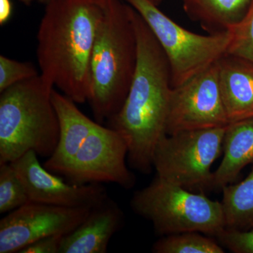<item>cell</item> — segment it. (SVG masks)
<instances>
[{
  "label": "cell",
  "mask_w": 253,
  "mask_h": 253,
  "mask_svg": "<svg viewBox=\"0 0 253 253\" xmlns=\"http://www.w3.org/2000/svg\"><path fill=\"white\" fill-rule=\"evenodd\" d=\"M134 21L138 46L135 73L122 108L106 123L126 140L131 167L149 174L154 168L155 149L167 135L172 74L162 47L135 9Z\"/></svg>",
  "instance_id": "6da1fadb"
},
{
  "label": "cell",
  "mask_w": 253,
  "mask_h": 253,
  "mask_svg": "<svg viewBox=\"0 0 253 253\" xmlns=\"http://www.w3.org/2000/svg\"><path fill=\"white\" fill-rule=\"evenodd\" d=\"M37 34L41 76L77 104L89 96V63L100 0H50Z\"/></svg>",
  "instance_id": "7a4b0ae2"
},
{
  "label": "cell",
  "mask_w": 253,
  "mask_h": 253,
  "mask_svg": "<svg viewBox=\"0 0 253 253\" xmlns=\"http://www.w3.org/2000/svg\"><path fill=\"white\" fill-rule=\"evenodd\" d=\"M98 23L89 63V96L95 121L116 116L129 92L137 62L134 8L122 0H100Z\"/></svg>",
  "instance_id": "3957f363"
},
{
  "label": "cell",
  "mask_w": 253,
  "mask_h": 253,
  "mask_svg": "<svg viewBox=\"0 0 253 253\" xmlns=\"http://www.w3.org/2000/svg\"><path fill=\"white\" fill-rule=\"evenodd\" d=\"M54 89L40 74L0 92V164L30 151L45 158L54 152L60 126Z\"/></svg>",
  "instance_id": "277c9868"
},
{
  "label": "cell",
  "mask_w": 253,
  "mask_h": 253,
  "mask_svg": "<svg viewBox=\"0 0 253 253\" xmlns=\"http://www.w3.org/2000/svg\"><path fill=\"white\" fill-rule=\"evenodd\" d=\"M133 211L163 236L196 232L217 236L226 228L221 202L194 194L156 176L131 198Z\"/></svg>",
  "instance_id": "5b68a950"
},
{
  "label": "cell",
  "mask_w": 253,
  "mask_h": 253,
  "mask_svg": "<svg viewBox=\"0 0 253 253\" xmlns=\"http://www.w3.org/2000/svg\"><path fill=\"white\" fill-rule=\"evenodd\" d=\"M140 14L167 56L172 87L184 84L227 53L229 31L200 35L181 27L150 0H124Z\"/></svg>",
  "instance_id": "8992f818"
},
{
  "label": "cell",
  "mask_w": 253,
  "mask_h": 253,
  "mask_svg": "<svg viewBox=\"0 0 253 253\" xmlns=\"http://www.w3.org/2000/svg\"><path fill=\"white\" fill-rule=\"evenodd\" d=\"M224 127L179 131L163 136L153 166L163 180L185 188H211V168L223 148Z\"/></svg>",
  "instance_id": "52a82bcc"
},
{
  "label": "cell",
  "mask_w": 253,
  "mask_h": 253,
  "mask_svg": "<svg viewBox=\"0 0 253 253\" xmlns=\"http://www.w3.org/2000/svg\"><path fill=\"white\" fill-rule=\"evenodd\" d=\"M127 155L121 134L96 122L62 175L78 185L113 183L130 189L135 176L126 166Z\"/></svg>",
  "instance_id": "ba28073f"
},
{
  "label": "cell",
  "mask_w": 253,
  "mask_h": 253,
  "mask_svg": "<svg viewBox=\"0 0 253 253\" xmlns=\"http://www.w3.org/2000/svg\"><path fill=\"white\" fill-rule=\"evenodd\" d=\"M229 124L219 86L217 62L172 88L166 134Z\"/></svg>",
  "instance_id": "9c48e42d"
},
{
  "label": "cell",
  "mask_w": 253,
  "mask_h": 253,
  "mask_svg": "<svg viewBox=\"0 0 253 253\" xmlns=\"http://www.w3.org/2000/svg\"><path fill=\"white\" fill-rule=\"evenodd\" d=\"M91 209L28 203L0 220V253H19L42 238L66 235L86 219Z\"/></svg>",
  "instance_id": "30bf717a"
},
{
  "label": "cell",
  "mask_w": 253,
  "mask_h": 253,
  "mask_svg": "<svg viewBox=\"0 0 253 253\" xmlns=\"http://www.w3.org/2000/svg\"><path fill=\"white\" fill-rule=\"evenodd\" d=\"M38 156L30 151L10 163L26 188L30 203L93 208L109 198L101 184L78 185L66 182L42 166Z\"/></svg>",
  "instance_id": "8fae6325"
},
{
  "label": "cell",
  "mask_w": 253,
  "mask_h": 253,
  "mask_svg": "<svg viewBox=\"0 0 253 253\" xmlns=\"http://www.w3.org/2000/svg\"><path fill=\"white\" fill-rule=\"evenodd\" d=\"M60 126L59 142L44 167L54 174L66 171L96 121H92L78 109L77 103L63 93L53 89L51 94Z\"/></svg>",
  "instance_id": "7c38bea8"
},
{
  "label": "cell",
  "mask_w": 253,
  "mask_h": 253,
  "mask_svg": "<svg viewBox=\"0 0 253 253\" xmlns=\"http://www.w3.org/2000/svg\"><path fill=\"white\" fill-rule=\"evenodd\" d=\"M116 202L108 198L93 208L76 229L63 236L61 253H106L124 219Z\"/></svg>",
  "instance_id": "4fadbf2b"
},
{
  "label": "cell",
  "mask_w": 253,
  "mask_h": 253,
  "mask_svg": "<svg viewBox=\"0 0 253 253\" xmlns=\"http://www.w3.org/2000/svg\"><path fill=\"white\" fill-rule=\"evenodd\" d=\"M217 64L229 123L253 117V63L226 53Z\"/></svg>",
  "instance_id": "5bb4252c"
},
{
  "label": "cell",
  "mask_w": 253,
  "mask_h": 253,
  "mask_svg": "<svg viewBox=\"0 0 253 253\" xmlns=\"http://www.w3.org/2000/svg\"><path fill=\"white\" fill-rule=\"evenodd\" d=\"M222 151V161L213 172L212 189H222L231 184L245 167L253 163V117L226 126Z\"/></svg>",
  "instance_id": "9a60e30c"
},
{
  "label": "cell",
  "mask_w": 253,
  "mask_h": 253,
  "mask_svg": "<svg viewBox=\"0 0 253 253\" xmlns=\"http://www.w3.org/2000/svg\"><path fill=\"white\" fill-rule=\"evenodd\" d=\"M186 14L208 34L224 33L239 22L253 0H181Z\"/></svg>",
  "instance_id": "2e32d148"
},
{
  "label": "cell",
  "mask_w": 253,
  "mask_h": 253,
  "mask_svg": "<svg viewBox=\"0 0 253 253\" xmlns=\"http://www.w3.org/2000/svg\"><path fill=\"white\" fill-rule=\"evenodd\" d=\"M221 190L226 227L241 229L253 226V169L244 180Z\"/></svg>",
  "instance_id": "e0dca14e"
},
{
  "label": "cell",
  "mask_w": 253,
  "mask_h": 253,
  "mask_svg": "<svg viewBox=\"0 0 253 253\" xmlns=\"http://www.w3.org/2000/svg\"><path fill=\"white\" fill-rule=\"evenodd\" d=\"M196 231L164 236L153 246L156 253H224L215 241Z\"/></svg>",
  "instance_id": "ac0fdd59"
},
{
  "label": "cell",
  "mask_w": 253,
  "mask_h": 253,
  "mask_svg": "<svg viewBox=\"0 0 253 253\" xmlns=\"http://www.w3.org/2000/svg\"><path fill=\"white\" fill-rule=\"evenodd\" d=\"M28 203L26 188L11 165L0 164V213H9Z\"/></svg>",
  "instance_id": "d6986e66"
},
{
  "label": "cell",
  "mask_w": 253,
  "mask_h": 253,
  "mask_svg": "<svg viewBox=\"0 0 253 253\" xmlns=\"http://www.w3.org/2000/svg\"><path fill=\"white\" fill-rule=\"evenodd\" d=\"M229 31L231 39L228 54L253 63V0L244 17Z\"/></svg>",
  "instance_id": "ffe728a7"
},
{
  "label": "cell",
  "mask_w": 253,
  "mask_h": 253,
  "mask_svg": "<svg viewBox=\"0 0 253 253\" xmlns=\"http://www.w3.org/2000/svg\"><path fill=\"white\" fill-rule=\"evenodd\" d=\"M40 74L32 63L16 61L4 55L0 56V92Z\"/></svg>",
  "instance_id": "44dd1931"
},
{
  "label": "cell",
  "mask_w": 253,
  "mask_h": 253,
  "mask_svg": "<svg viewBox=\"0 0 253 253\" xmlns=\"http://www.w3.org/2000/svg\"><path fill=\"white\" fill-rule=\"evenodd\" d=\"M216 237L224 247L235 253H253V229L225 228Z\"/></svg>",
  "instance_id": "7402d4cb"
},
{
  "label": "cell",
  "mask_w": 253,
  "mask_h": 253,
  "mask_svg": "<svg viewBox=\"0 0 253 253\" xmlns=\"http://www.w3.org/2000/svg\"><path fill=\"white\" fill-rule=\"evenodd\" d=\"M64 236L57 234L42 238L26 246L19 253H61Z\"/></svg>",
  "instance_id": "603a6c76"
},
{
  "label": "cell",
  "mask_w": 253,
  "mask_h": 253,
  "mask_svg": "<svg viewBox=\"0 0 253 253\" xmlns=\"http://www.w3.org/2000/svg\"><path fill=\"white\" fill-rule=\"evenodd\" d=\"M12 4L10 0H0V23L4 24L11 17Z\"/></svg>",
  "instance_id": "cb8c5ba5"
},
{
  "label": "cell",
  "mask_w": 253,
  "mask_h": 253,
  "mask_svg": "<svg viewBox=\"0 0 253 253\" xmlns=\"http://www.w3.org/2000/svg\"><path fill=\"white\" fill-rule=\"evenodd\" d=\"M18 1H21V2H22L23 4L26 5H30L33 2V1H37V0H18Z\"/></svg>",
  "instance_id": "d4e9b609"
},
{
  "label": "cell",
  "mask_w": 253,
  "mask_h": 253,
  "mask_svg": "<svg viewBox=\"0 0 253 253\" xmlns=\"http://www.w3.org/2000/svg\"><path fill=\"white\" fill-rule=\"evenodd\" d=\"M151 2L154 3V4H156V6H158L161 2L163 1V0H150Z\"/></svg>",
  "instance_id": "484cf974"
},
{
  "label": "cell",
  "mask_w": 253,
  "mask_h": 253,
  "mask_svg": "<svg viewBox=\"0 0 253 253\" xmlns=\"http://www.w3.org/2000/svg\"><path fill=\"white\" fill-rule=\"evenodd\" d=\"M50 0H37V1H38V2L42 3V4H46Z\"/></svg>",
  "instance_id": "4316f807"
}]
</instances>
